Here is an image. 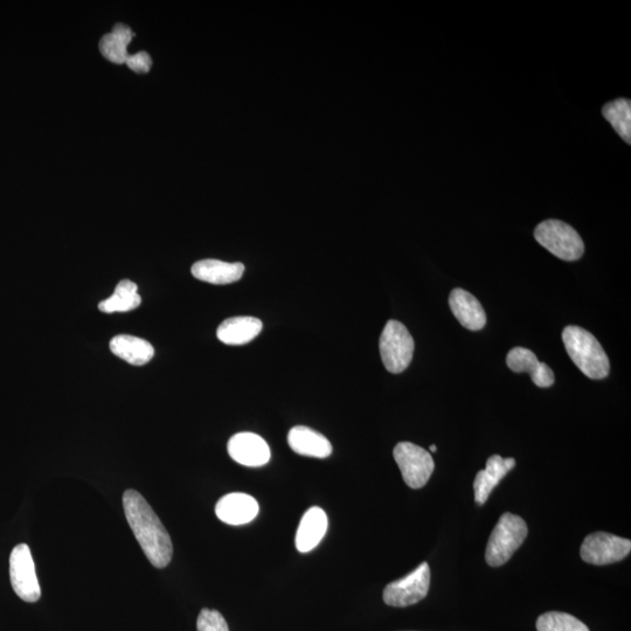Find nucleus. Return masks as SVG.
Instances as JSON below:
<instances>
[{
  "label": "nucleus",
  "instance_id": "b1692460",
  "mask_svg": "<svg viewBox=\"0 0 631 631\" xmlns=\"http://www.w3.org/2000/svg\"><path fill=\"white\" fill-rule=\"evenodd\" d=\"M198 631H230L225 617L218 610L203 609L201 610L198 621Z\"/></svg>",
  "mask_w": 631,
  "mask_h": 631
},
{
  "label": "nucleus",
  "instance_id": "7ed1b4c3",
  "mask_svg": "<svg viewBox=\"0 0 631 631\" xmlns=\"http://www.w3.org/2000/svg\"><path fill=\"white\" fill-rule=\"evenodd\" d=\"M528 532V525L522 517L512 515L510 512L503 513L491 533L487 551H485L487 563L491 567L508 563L528 537Z\"/></svg>",
  "mask_w": 631,
  "mask_h": 631
},
{
  "label": "nucleus",
  "instance_id": "393cba45",
  "mask_svg": "<svg viewBox=\"0 0 631 631\" xmlns=\"http://www.w3.org/2000/svg\"><path fill=\"white\" fill-rule=\"evenodd\" d=\"M126 64L131 71L138 74H145L150 72L152 59L147 52H140L135 55H129Z\"/></svg>",
  "mask_w": 631,
  "mask_h": 631
},
{
  "label": "nucleus",
  "instance_id": "4468645a",
  "mask_svg": "<svg viewBox=\"0 0 631 631\" xmlns=\"http://www.w3.org/2000/svg\"><path fill=\"white\" fill-rule=\"evenodd\" d=\"M328 530V516L323 509L314 506L304 513L296 533V549L308 553L322 542Z\"/></svg>",
  "mask_w": 631,
  "mask_h": 631
},
{
  "label": "nucleus",
  "instance_id": "5701e85b",
  "mask_svg": "<svg viewBox=\"0 0 631 631\" xmlns=\"http://www.w3.org/2000/svg\"><path fill=\"white\" fill-rule=\"evenodd\" d=\"M128 45L127 41L115 36L114 33H108L100 41V51L108 61L123 65L129 58Z\"/></svg>",
  "mask_w": 631,
  "mask_h": 631
},
{
  "label": "nucleus",
  "instance_id": "20e7f679",
  "mask_svg": "<svg viewBox=\"0 0 631 631\" xmlns=\"http://www.w3.org/2000/svg\"><path fill=\"white\" fill-rule=\"evenodd\" d=\"M535 238L544 248L564 261H577L584 255V241L574 228L560 220H546L539 224Z\"/></svg>",
  "mask_w": 631,
  "mask_h": 631
},
{
  "label": "nucleus",
  "instance_id": "6ab92c4d",
  "mask_svg": "<svg viewBox=\"0 0 631 631\" xmlns=\"http://www.w3.org/2000/svg\"><path fill=\"white\" fill-rule=\"evenodd\" d=\"M110 350L124 362L135 366L148 364L155 356L154 346L145 339L130 335L114 337L110 342Z\"/></svg>",
  "mask_w": 631,
  "mask_h": 631
},
{
  "label": "nucleus",
  "instance_id": "a211bd4d",
  "mask_svg": "<svg viewBox=\"0 0 631 631\" xmlns=\"http://www.w3.org/2000/svg\"><path fill=\"white\" fill-rule=\"evenodd\" d=\"M262 327L259 318L233 317L219 325L217 336L226 345H245L260 335Z\"/></svg>",
  "mask_w": 631,
  "mask_h": 631
},
{
  "label": "nucleus",
  "instance_id": "f3484780",
  "mask_svg": "<svg viewBox=\"0 0 631 631\" xmlns=\"http://www.w3.org/2000/svg\"><path fill=\"white\" fill-rule=\"evenodd\" d=\"M288 443L295 453L302 456L325 459L332 454L330 441L309 427L296 426L290 429Z\"/></svg>",
  "mask_w": 631,
  "mask_h": 631
},
{
  "label": "nucleus",
  "instance_id": "aec40b11",
  "mask_svg": "<svg viewBox=\"0 0 631 631\" xmlns=\"http://www.w3.org/2000/svg\"><path fill=\"white\" fill-rule=\"evenodd\" d=\"M137 284L129 280H123L117 284L114 294L99 304V309L104 314L114 312H129L140 307L142 298L137 293Z\"/></svg>",
  "mask_w": 631,
  "mask_h": 631
},
{
  "label": "nucleus",
  "instance_id": "f8f14e48",
  "mask_svg": "<svg viewBox=\"0 0 631 631\" xmlns=\"http://www.w3.org/2000/svg\"><path fill=\"white\" fill-rule=\"evenodd\" d=\"M449 305L456 320L470 331L482 330L487 324V315L477 298L468 291L457 288L449 296Z\"/></svg>",
  "mask_w": 631,
  "mask_h": 631
},
{
  "label": "nucleus",
  "instance_id": "9d476101",
  "mask_svg": "<svg viewBox=\"0 0 631 631\" xmlns=\"http://www.w3.org/2000/svg\"><path fill=\"white\" fill-rule=\"evenodd\" d=\"M228 454L232 460L245 467H262L270 461V448L261 436L239 433L228 442Z\"/></svg>",
  "mask_w": 631,
  "mask_h": 631
},
{
  "label": "nucleus",
  "instance_id": "ddd939ff",
  "mask_svg": "<svg viewBox=\"0 0 631 631\" xmlns=\"http://www.w3.org/2000/svg\"><path fill=\"white\" fill-rule=\"evenodd\" d=\"M510 370L516 373H529L533 383L546 388L554 384V373L551 367L540 363L535 353L524 348H515L506 357Z\"/></svg>",
  "mask_w": 631,
  "mask_h": 631
},
{
  "label": "nucleus",
  "instance_id": "2eb2a0df",
  "mask_svg": "<svg viewBox=\"0 0 631 631\" xmlns=\"http://www.w3.org/2000/svg\"><path fill=\"white\" fill-rule=\"evenodd\" d=\"M515 466V459H503L502 456L492 455L487 462V468L478 471L476 475L474 482L476 503L483 505L487 502L492 490Z\"/></svg>",
  "mask_w": 631,
  "mask_h": 631
},
{
  "label": "nucleus",
  "instance_id": "f257e3e1",
  "mask_svg": "<svg viewBox=\"0 0 631 631\" xmlns=\"http://www.w3.org/2000/svg\"><path fill=\"white\" fill-rule=\"evenodd\" d=\"M123 508L130 528L150 563L156 568L168 566L173 554L171 537L155 511L135 490L124 492Z\"/></svg>",
  "mask_w": 631,
  "mask_h": 631
},
{
  "label": "nucleus",
  "instance_id": "412c9836",
  "mask_svg": "<svg viewBox=\"0 0 631 631\" xmlns=\"http://www.w3.org/2000/svg\"><path fill=\"white\" fill-rule=\"evenodd\" d=\"M605 119L612 124L616 133L624 142L631 143V102L627 99H617L606 104L602 109Z\"/></svg>",
  "mask_w": 631,
  "mask_h": 631
},
{
  "label": "nucleus",
  "instance_id": "9b49d317",
  "mask_svg": "<svg viewBox=\"0 0 631 631\" xmlns=\"http://www.w3.org/2000/svg\"><path fill=\"white\" fill-rule=\"evenodd\" d=\"M259 503L256 499L241 492L228 494L216 505L217 517L228 525H245L259 515Z\"/></svg>",
  "mask_w": 631,
  "mask_h": 631
},
{
  "label": "nucleus",
  "instance_id": "a878e982",
  "mask_svg": "<svg viewBox=\"0 0 631 631\" xmlns=\"http://www.w3.org/2000/svg\"><path fill=\"white\" fill-rule=\"evenodd\" d=\"M436 450H438V448H436L435 445L431 446V452L432 453H436Z\"/></svg>",
  "mask_w": 631,
  "mask_h": 631
},
{
  "label": "nucleus",
  "instance_id": "4be33fe9",
  "mask_svg": "<svg viewBox=\"0 0 631 631\" xmlns=\"http://www.w3.org/2000/svg\"><path fill=\"white\" fill-rule=\"evenodd\" d=\"M538 631H589L584 622L570 614L550 612L539 616Z\"/></svg>",
  "mask_w": 631,
  "mask_h": 631
},
{
  "label": "nucleus",
  "instance_id": "f03ea898",
  "mask_svg": "<svg viewBox=\"0 0 631 631\" xmlns=\"http://www.w3.org/2000/svg\"><path fill=\"white\" fill-rule=\"evenodd\" d=\"M563 341L568 356L588 378L600 380L609 374V359L598 339L580 327H567Z\"/></svg>",
  "mask_w": 631,
  "mask_h": 631
},
{
  "label": "nucleus",
  "instance_id": "dca6fc26",
  "mask_svg": "<svg viewBox=\"0 0 631 631\" xmlns=\"http://www.w3.org/2000/svg\"><path fill=\"white\" fill-rule=\"evenodd\" d=\"M191 272L197 280L223 286L241 280L245 266L239 262L228 263L210 259L194 263Z\"/></svg>",
  "mask_w": 631,
  "mask_h": 631
},
{
  "label": "nucleus",
  "instance_id": "6e6552de",
  "mask_svg": "<svg viewBox=\"0 0 631 631\" xmlns=\"http://www.w3.org/2000/svg\"><path fill=\"white\" fill-rule=\"evenodd\" d=\"M631 551L629 539L617 537L612 533L595 532L586 537L581 546V558L587 564L609 565L627 558Z\"/></svg>",
  "mask_w": 631,
  "mask_h": 631
},
{
  "label": "nucleus",
  "instance_id": "39448f33",
  "mask_svg": "<svg viewBox=\"0 0 631 631\" xmlns=\"http://www.w3.org/2000/svg\"><path fill=\"white\" fill-rule=\"evenodd\" d=\"M380 356L388 372L399 374L411 364L414 339L404 324L388 321L380 337Z\"/></svg>",
  "mask_w": 631,
  "mask_h": 631
},
{
  "label": "nucleus",
  "instance_id": "1a4fd4ad",
  "mask_svg": "<svg viewBox=\"0 0 631 631\" xmlns=\"http://www.w3.org/2000/svg\"><path fill=\"white\" fill-rule=\"evenodd\" d=\"M10 578L16 594L25 602H37L41 589L30 547L20 544L12 550L10 557Z\"/></svg>",
  "mask_w": 631,
  "mask_h": 631
},
{
  "label": "nucleus",
  "instance_id": "423d86ee",
  "mask_svg": "<svg viewBox=\"0 0 631 631\" xmlns=\"http://www.w3.org/2000/svg\"><path fill=\"white\" fill-rule=\"evenodd\" d=\"M393 455L408 487L424 488L435 468L431 453L414 443L400 442L395 446Z\"/></svg>",
  "mask_w": 631,
  "mask_h": 631
},
{
  "label": "nucleus",
  "instance_id": "0eeeda50",
  "mask_svg": "<svg viewBox=\"0 0 631 631\" xmlns=\"http://www.w3.org/2000/svg\"><path fill=\"white\" fill-rule=\"evenodd\" d=\"M431 586V568L427 563L421 564L407 577L391 582L384 591L386 605L392 607H408L424 600Z\"/></svg>",
  "mask_w": 631,
  "mask_h": 631
}]
</instances>
